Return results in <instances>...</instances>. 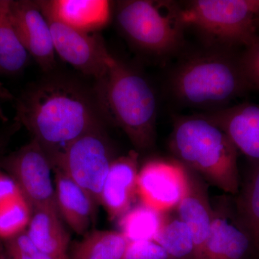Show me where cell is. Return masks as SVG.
Returning <instances> with one entry per match:
<instances>
[{"label": "cell", "instance_id": "cell-1", "mask_svg": "<svg viewBox=\"0 0 259 259\" xmlns=\"http://www.w3.org/2000/svg\"><path fill=\"white\" fill-rule=\"evenodd\" d=\"M15 107L14 120L42 146L52 166L73 142L103 127L96 97L66 80L32 85L16 99Z\"/></svg>", "mask_w": 259, "mask_h": 259}, {"label": "cell", "instance_id": "cell-2", "mask_svg": "<svg viewBox=\"0 0 259 259\" xmlns=\"http://www.w3.org/2000/svg\"><path fill=\"white\" fill-rule=\"evenodd\" d=\"M168 95L180 106L209 112L253 90L243 69L241 55L233 49L204 45L184 54L170 71Z\"/></svg>", "mask_w": 259, "mask_h": 259}, {"label": "cell", "instance_id": "cell-3", "mask_svg": "<svg viewBox=\"0 0 259 259\" xmlns=\"http://www.w3.org/2000/svg\"><path fill=\"white\" fill-rule=\"evenodd\" d=\"M106 71L97 80L95 97L104 118L123 131L141 151L156 140L158 100L147 78L109 51Z\"/></svg>", "mask_w": 259, "mask_h": 259}, {"label": "cell", "instance_id": "cell-4", "mask_svg": "<svg viewBox=\"0 0 259 259\" xmlns=\"http://www.w3.org/2000/svg\"><path fill=\"white\" fill-rule=\"evenodd\" d=\"M169 148L182 163L227 193L239 192L238 150L226 133L200 113L174 117Z\"/></svg>", "mask_w": 259, "mask_h": 259}, {"label": "cell", "instance_id": "cell-5", "mask_svg": "<svg viewBox=\"0 0 259 259\" xmlns=\"http://www.w3.org/2000/svg\"><path fill=\"white\" fill-rule=\"evenodd\" d=\"M120 31L136 49L148 55L167 58L185 44L182 6L168 0H126L116 4Z\"/></svg>", "mask_w": 259, "mask_h": 259}, {"label": "cell", "instance_id": "cell-6", "mask_svg": "<svg viewBox=\"0 0 259 259\" xmlns=\"http://www.w3.org/2000/svg\"><path fill=\"white\" fill-rule=\"evenodd\" d=\"M182 9L186 28L198 32L204 45L235 49L259 37V0H194Z\"/></svg>", "mask_w": 259, "mask_h": 259}, {"label": "cell", "instance_id": "cell-7", "mask_svg": "<svg viewBox=\"0 0 259 259\" xmlns=\"http://www.w3.org/2000/svg\"><path fill=\"white\" fill-rule=\"evenodd\" d=\"M111 143L103 127L75 141L53 164L88 192L100 204L102 187L115 159Z\"/></svg>", "mask_w": 259, "mask_h": 259}, {"label": "cell", "instance_id": "cell-8", "mask_svg": "<svg viewBox=\"0 0 259 259\" xmlns=\"http://www.w3.org/2000/svg\"><path fill=\"white\" fill-rule=\"evenodd\" d=\"M0 168L12 177L32 209H57L52 164L42 146L32 139L28 144L0 158Z\"/></svg>", "mask_w": 259, "mask_h": 259}, {"label": "cell", "instance_id": "cell-9", "mask_svg": "<svg viewBox=\"0 0 259 259\" xmlns=\"http://www.w3.org/2000/svg\"><path fill=\"white\" fill-rule=\"evenodd\" d=\"M186 187V168L177 160H150L139 170L138 197L141 203L156 212L175 210L183 197Z\"/></svg>", "mask_w": 259, "mask_h": 259}, {"label": "cell", "instance_id": "cell-10", "mask_svg": "<svg viewBox=\"0 0 259 259\" xmlns=\"http://www.w3.org/2000/svg\"><path fill=\"white\" fill-rule=\"evenodd\" d=\"M41 11L50 26L56 54L83 74L100 79L106 71L109 52L101 37L75 30Z\"/></svg>", "mask_w": 259, "mask_h": 259}, {"label": "cell", "instance_id": "cell-11", "mask_svg": "<svg viewBox=\"0 0 259 259\" xmlns=\"http://www.w3.org/2000/svg\"><path fill=\"white\" fill-rule=\"evenodd\" d=\"M10 14L19 40L29 55L42 71H51L56 64V52L49 22L37 2L10 0Z\"/></svg>", "mask_w": 259, "mask_h": 259}, {"label": "cell", "instance_id": "cell-12", "mask_svg": "<svg viewBox=\"0 0 259 259\" xmlns=\"http://www.w3.org/2000/svg\"><path fill=\"white\" fill-rule=\"evenodd\" d=\"M200 114L223 130L238 151L259 163V104H240Z\"/></svg>", "mask_w": 259, "mask_h": 259}, {"label": "cell", "instance_id": "cell-13", "mask_svg": "<svg viewBox=\"0 0 259 259\" xmlns=\"http://www.w3.org/2000/svg\"><path fill=\"white\" fill-rule=\"evenodd\" d=\"M185 168L187 187L177 207V214L192 233L194 244V259H205L206 245L212 226L213 209L203 179L187 167Z\"/></svg>", "mask_w": 259, "mask_h": 259}, {"label": "cell", "instance_id": "cell-14", "mask_svg": "<svg viewBox=\"0 0 259 259\" xmlns=\"http://www.w3.org/2000/svg\"><path fill=\"white\" fill-rule=\"evenodd\" d=\"M139 154L135 150L115 158L102 187L100 204L108 217L119 219L133 207L137 197Z\"/></svg>", "mask_w": 259, "mask_h": 259}, {"label": "cell", "instance_id": "cell-15", "mask_svg": "<svg viewBox=\"0 0 259 259\" xmlns=\"http://www.w3.org/2000/svg\"><path fill=\"white\" fill-rule=\"evenodd\" d=\"M42 11L61 23L85 33L98 31L111 20V2L107 0L37 1Z\"/></svg>", "mask_w": 259, "mask_h": 259}, {"label": "cell", "instance_id": "cell-16", "mask_svg": "<svg viewBox=\"0 0 259 259\" xmlns=\"http://www.w3.org/2000/svg\"><path fill=\"white\" fill-rule=\"evenodd\" d=\"M56 205L61 219L79 235H85L94 222L97 204L88 192L55 169Z\"/></svg>", "mask_w": 259, "mask_h": 259}, {"label": "cell", "instance_id": "cell-17", "mask_svg": "<svg viewBox=\"0 0 259 259\" xmlns=\"http://www.w3.org/2000/svg\"><path fill=\"white\" fill-rule=\"evenodd\" d=\"M251 250L249 236L236 217L232 219L226 210H213L205 259H246Z\"/></svg>", "mask_w": 259, "mask_h": 259}, {"label": "cell", "instance_id": "cell-18", "mask_svg": "<svg viewBox=\"0 0 259 259\" xmlns=\"http://www.w3.org/2000/svg\"><path fill=\"white\" fill-rule=\"evenodd\" d=\"M26 231L32 243L44 253L56 256L69 255L70 236L57 209H32Z\"/></svg>", "mask_w": 259, "mask_h": 259}, {"label": "cell", "instance_id": "cell-19", "mask_svg": "<svg viewBox=\"0 0 259 259\" xmlns=\"http://www.w3.org/2000/svg\"><path fill=\"white\" fill-rule=\"evenodd\" d=\"M10 5V0H0V74L15 76L26 68L30 56L12 23Z\"/></svg>", "mask_w": 259, "mask_h": 259}, {"label": "cell", "instance_id": "cell-20", "mask_svg": "<svg viewBox=\"0 0 259 259\" xmlns=\"http://www.w3.org/2000/svg\"><path fill=\"white\" fill-rule=\"evenodd\" d=\"M128 241L120 231H93L70 248V259H121Z\"/></svg>", "mask_w": 259, "mask_h": 259}, {"label": "cell", "instance_id": "cell-21", "mask_svg": "<svg viewBox=\"0 0 259 259\" xmlns=\"http://www.w3.org/2000/svg\"><path fill=\"white\" fill-rule=\"evenodd\" d=\"M163 213L154 241L165 250L170 259H194V244L188 227L178 214Z\"/></svg>", "mask_w": 259, "mask_h": 259}, {"label": "cell", "instance_id": "cell-22", "mask_svg": "<svg viewBox=\"0 0 259 259\" xmlns=\"http://www.w3.org/2000/svg\"><path fill=\"white\" fill-rule=\"evenodd\" d=\"M236 217L249 236L253 249L259 253V163L255 164L237 199Z\"/></svg>", "mask_w": 259, "mask_h": 259}, {"label": "cell", "instance_id": "cell-23", "mask_svg": "<svg viewBox=\"0 0 259 259\" xmlns=\"http://www.w3.org/2000/svg\"><path fill=\"white\" fill-rule=\"evenodd\" d=\"M162 214L141 203L133 206L118 219L120 232L127 241H154Z\"/></svg>", "mask_w": 259, "mask_h": 259}, {"label": "cell", "instance_id": "cell-24", "mask_svg": "<svg viewBox=\"0 0 259 259\" xmlns=\"http://www.w3.org/2000/svg\"><path fill=\"white\" fill-rule=\"evenodd\" d=\"M32 209L22 193L0 201V240L16 236L28 228Z\"/></svg>", "mask_w": 259, "mask_h": 259}, {"label": "cell", "instance_id": "cell-25", "mask_svg": "<svg viewBox=\"0 0 259 259\" xmlns=\"http://www.w3.org/2000/svg\"><path fill=\"white\" fill-rule=\"evenodd\" d=\"M2 241L7 253L12 259H70L69 255L56 256L39 250L32 243L26 230Z\"/></svg>", "mask_w": 259, "mask_h": 259}, {"label": "cell", "instance_id": "cell-26", "mask_svg": "<svg viewBox=\"0 0 259 259\" xmlns=\"http://www.w3.org/2000/svg\"><path fill=\"white\" fill-rule=\"evenodd\" d=\"M121 259H170L165 250L153 241L128 242Z\"/></svg>", "mask_w": 259, "mask_h": 259}, {"label": "cell", "instance_id": "cell-27", "mask_svg": "<svg viewBox=\"0 0 259 259\" xmlns=\"http://www.w3.org/2000/svg\"><path fill=\"white\" fill-rule=\"evenodd\" d=\"M242 64L252 89L259 90V37L241 55Z\"/></svg>", "mask_w": 259, "mask_h": 259}, {"label": "cell", "instance_id": "cell-28", "mask_svg": "<svg viewBox=\"0 0 259 259\" xmlns=\"http://www.w3.org/2000/svg\"><path fill=\"white\" fill-rule=\"evenodd\" d=\"M21 193L15 181L0 168V201Z\"/></svg>", "mask_w": 259, "mask_h": 259}, {"label": "cell", "instance_id": "cell-29", "mask_svg": "<svg viewBox=\"0 0 259 259\" xmlns=\"http://www.w3.org/2000/svg\"><path fill=\"white\" fill-rule=\"evenodd\" d=\"M21 127V125L14 120L11 122H6L0 127V158L4 156L5 149L10 144L12 138Z\"/></svg>", "mask_w": 259, "mask_h": 259}, {"label": "cell", "instance_id": "cell-30", "mask_svg": "<svg viewBox=\"0 0 259 259\" xmlns=\"http://www.w3.org/2000/svg\"><path fill=\"white\" fill-rule=\"evenodd\" d=\"M11 99H13L11 94L3 87V83L0 81V100H11ZM0 121L4 122V123L8 122V117L5 115V112L2 108L1 104H0Z\"/></svg>", "mask_w": 259, "mask_h": 259}, {"label": "cell", "instance_id": "cell-31", "mask_svg": "<svg viewBox=\"0 0 259 259\" xmlns=\"http://www.w3.org/2000/svg\"><path fill=\"white\" fill-rule=\"evenodd\" d=\"M0 259H12L5 250L3 241L0 240Z\"/></svg>", "mask_w": 259, "mask_h": 259}]
</instances>
